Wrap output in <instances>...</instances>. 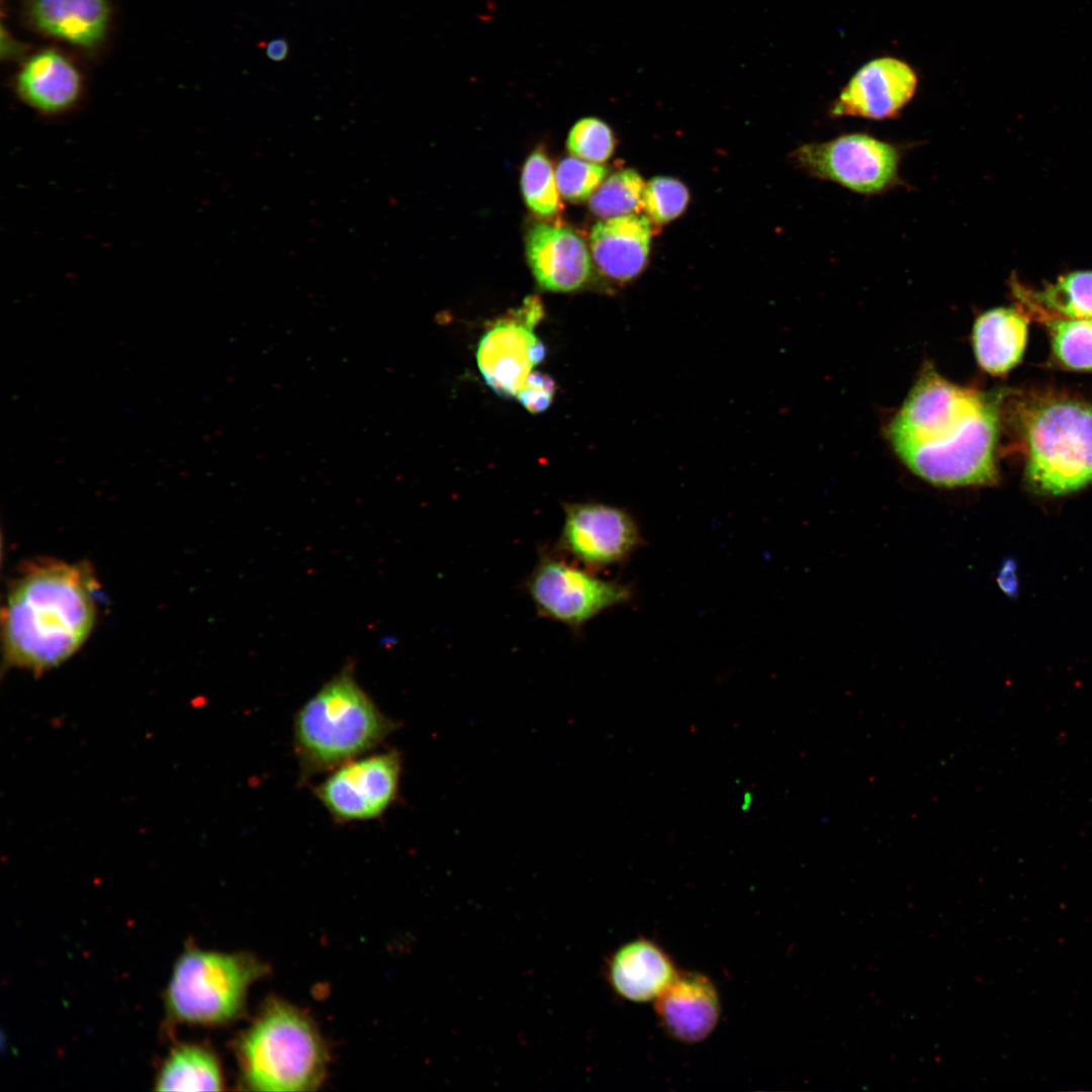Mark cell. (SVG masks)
Returning a JSON list of instances; mask_svg holds the SVG:
<instances>
[{
  "mask_svg": "<svg viewBox=\"0 0 1092 1092\" xmlns=\"http://www.w3.org/2000/svg\"><path fill=\"white\" fill-rule=\"evenodd\" d=\"M1001 396L959 386L924 367L888 427L899 459L941 487L992 485Z\"/></svg>",
  "mask_w": 1092,
  "mask_h": 1092,
  "instance_id": "6da1fadb",
  "label": "cell"
},
{
  "mask_svg": "<svg viewBox=\"0 0 1092 1092\" xmlns=\"http://www.w3.org/2000/svg\"><path fill=\"white\" fill-rule=\"evenodd\" d=\"M94 580L88 567L40 561L11 584L2 613L4 656L9 665L35 673L74 655L96 619Z\"/></svg>",
  "mask_w": 1092,
  "mask_h": 1092,
  "instance_id": "7a4b0ae2",
  "label": "cell"
},
{
  "mask_svg": "<svg viewBox=\"0 0 1092 1092\" xmlns=\"http://www.w3.org/2000/svg\"><path fill=\"white\" fill-rule=\"evenodd\" d=\"M1010 415L1025 456L1028 482L1063 494L1092 481V403L1068 396L1013 395Z\"/></svg>",
  "mask_w": 1092,
  "mask_h": 1092,
  "instance_id": "3957f363",
  "label": "cell"
},
{
  "mask_svg": "<svg viewBox=\"0 0 1092 1092\" xmlns=\"http://www.w3.org/2000/svg\"><path fill=\"white\" fill-rule=\"evenodd\" d=\"M346 665L304 703L293 736L301 778L332 770L373 749L396 729Z\"/></svg>",
  "mask_w": 1092,
  "mask_h": 1092,
  "instance_id": "277c9868",
  "label": "cell"
},
{
  "mask_svg": "<svg viewBox=\"0 0 1092 1092\" xmlns=\"http://www.w3.org/2000/svg\"><path fill=\"white\" fill-rule=\"evenodd\" d=\"M238 1055L246 1084L259 1091L314 1090L327 1053L312 1022L293 1006L269 1003L244 1033Z\"/></svg>",
  "mask_w": 1092,
  "mask_h": 1092,
  "instance_id": "5b68a950",
  "label": "cell"
},
{
  "mask_svg": "<svg viewBox=\"0 0 1092 1092\" xmlns=\"http://www.w3.org/2000/svg\"><path fill=\"white\" fill-rule=\"evenodd\" d=\"M265 971L251 954L188 949L177 960L166 989L167 1014L185 1024L226 1022L242 1010L248 987Z\"/></svg>",
  "mask_w": 1092,
  "mask_h": 1092,
  "instance_id": "8992f818",
  "label": "cell"
},
{
  "mask_svg": "<svg viewBox=\"0 0 1092 1092\" xmlns=\"http://www.w3.org/2000/svg\"><path fill=\"white\" fill-rule=\"evenodd\" d=\"M525 588L539 616L573 632L605 610L630 599L626 585L597 577L545 549H540Z\"/></svg>",
  "mask_w": 1092,
  "mask_h": 1092,
  "instance_id": "52a82bcc",
  "label": "cell"
},
{
  "mask_svg": "<svg viewBox=\"0 0 1092 1092\" xmlns=\"http://www.w3.org/2000/svg\"><path fill=\"white\" fill-rule=\"evenodd\" d=\"M794 156L810 175L862 195L881 194L900 182V148L863 132L804 145Z\"/></svg>",
  "mask_w": 1092,
  "mask_h": 1092,
  "instance_id": "ba28073f",
  "label": "cell"
},
{
  "mask_svg": "<svg viewBox=\"0 0 1092 1092\" xmlns=\"http://www.w3.org/2000/svg\"><path fill=\"white\" fill-rule=\"evenodd\" d=\"M542 316L540 298L529 296L481 337L477 366L487 386L499 396L516 397L533 368L544 360L546 347L534 333Z\"/></svg>",
  "mask_w": 1092,
  "mask_h": 1092,
  "instance_id": "9c48e42d",
  "label": "cell"
},
{
  "mask_svg": "<svg viewBox=\"0 0 1092 1092\" xmlns=\"http://www.w3.org/2000/svg\"><path fill=\"white\" fill-rule=\"evenodd\" d=\"M400 772L396 750L357 757L332 769L314 793L337 822L371 820L395 800Z\"/></svg>",
  "mask_w": 1092,
  "mask_h": 1092,
  "instance_id": "30bf717a",
  "label": "cell"
},
{
  "mask_svg": "<svg viewBox=\"0 0 1092 1092\" xmlns=\"http://www.w3.org/2000/svg\"><path fill=\"white\" fill-rule=\"evenodd\" d=\"M556 549L584 568L623 561L640 543L633 518L623 509L594 502L564 503Z\"/></svg>",
  "mask_w": 1092,
  "mask_h": 1092,
  "instance_id": "8fae6325",
  "label": "cell"
},
{
  "mask_svg": "<svg viewBox=\"0 0 1092 1092\" xmlns=\"http://www.w3.org/2000/svg\"><path fill=\"white\" fill-rule=\"evenodd\" d=\"M917 85V75L906 62L892 57L872 60L842 88L830 114L874 120L893 118L911 101Z\"/></svg>",
  "mask_w": 1092,
  "mask_h": 1092,
  "instance_id": "7c38bea8",
  "label": "cell"
},
{
  "mask_svg": "<svg viewBox=\"0 0 1092 1092\" xmlns=\"http://www.w3.org/2000/svg\"><path fill=\"white\" fill-rule=\"evenodd\" d=\"M526 254L538 285L545 290H577L590 277L592 262L586 245L570 229L535 224L526 237Z\"/></svg>",
  "mask_w": 1092,
  "mask_h": 1092,
  "instance_id": "4fadbf2b",
  "label": "cell"
},
{
  "mask_svg": "<svg viewBox=\"0 0 1092 1092\" xmlns=\"http://www.w3.org/2000/svg\"><path fill=\"white\" fill-rule=\"evenodd\" d=\"M14 89L22 103L37 114L58 117L80 103L84 81L67 57L44 50L25 61L15 77Z\"/></svg>",
  "mask_w": 1092,
  "mask_h": 1092,
  "instance_id": "5bb4252c",
  "label": "cell"
},
{
  "mask_svg": "<svg viewBox=\"0 0 1092 1092\" xmlns=\"http://www.w3.org/2000/svg\"><path fill=\"white\" fill-rule=\"evenodd\" d=\"M656 1013L664 1028L684 1042L706 1038L720 1017V1000L713 983L704 975L677 973L656 998Z\"/></svg>",
  "mask_w": 1092,
  "mask_h": 1092,
  "instance_id": "9a60e30c",
  "label": "cell"
},
{
  "mask_svg": "<svg viewBox=\"0 0 1092 1092\" xmlns=\"http://www.w3.org/2000/svg\"><path fill=\"white\" fill-rule=\"evenodd\" d=\"M650 239L651 221L646 215L632 213L605 218L592 229V254L603 274L625 283L645 268Z\"/></svg>",
  "mask_w": 1092,
  "mask_h": 1092,
  "instance_id": "2e32d148",
  "label": "cell"
},
{
  "mask_svg": "<svg viewBox=\"0 0 1092 1092\" xmlns=\"http://www.w3.org/2000/svg\"><path fill=\"white\" fill-rule=\"evenodd\" d=\"M27 13L41 33L85 49L104 39L110 22L108 0H30Z\"/></svg>",
  "mask_w": 1092,
  "mask_h": 1092,
  "instance_id": "e0dca14e",
  "label": "cell"
},
{
  "mask_svg": "<svg viewBox=\"0 0 1092 1092\" xmlns=\"http://www.w3.org/2000/svg\"><path fill=\"white\" fill-rule=\"evenodd\" d=\"M609 970L615 991L633 1002L656 999L677 975L668 956L643 938L619 948Z\"/></svg>",
  "mask_w": 1092,
  "mask_h": 1092,
  "instance_id": "ac0fdd59",
  "label": "cell"
},
{
  "mask_svg": "<svg viewBox=\"0 0 1092 1092\" xmlns=\"http://www.w3.org/2000/svg\"><path fill=\"white\" fill-rule=\"evenodd\" d=\"M1027 340V316L1019 308L996 307L974 323L972 344L980 367L1003 375L1021 359Z\"/></svg>",
  "mask_w": 1092,
  "mask_h": 1092,
  "instance_id": "d6986e66",
  "label": "cell"
},
{
  "mask_svg": "<svg viewBox=\"0 0 1092 1092\" xmlns=\"http://www.w3.org/2000/svg\"><path fill=\"white\" fill-rule=\"evenodd\" d=\"M1013 291L1040 322L1052 317L1092 320V271L1068 273L1039 290L1013 284Z\"/></svg>",
  "mask_w": 1092,
  "mask_h": 1092,
  "instance_id": "ffe728a7",
  "label": "cell"
},
{
  "mask_svg": "<svg viewBox=\"0 0 1092 1092\" xmlns=\"http://www.w3.org/2000/svg\"><path fill=\"white\" fill-rule=\"evenodd\" d=\"M222 1076L215 1056L203 1046L178 1044L163 1062L155 1081L159 1091L220 1090Z\"/></svg>",
  "mask_w": 1092,
  "mask_h": 1092,
  "instance_id": "44dd1931",
  "label": "cell"
},
{
  "mask_svg": "<svg viewBox=\"0 0 1092 1092\" xmlns=\"http://www.w3.org/2000/svg\"><path fill=\"white\" fill-rule=\"evenodd\" d=\"M1049 329L1056 362L1070 370L1092 371V320L1052 317Z\"/></svg>",
  "mask_w": 1092,
  "mask_h": 1092,
  "instance_id": "7402d4cb",
  "label": "cell"
},
{
  "mask_svg": "<svg viewBox=\"0 0 1092 1092\" xmlns=\"http://www.w3.org/2000/svg\"><path fill=\"white\" fill-rule=\"evenodd\" d=\"M642 177L634 170L616 172L604 180L589 199L593 213L603 218L617 217L642 210L645 188Z\"/></svg>",
  "mask_w": 1092,
  "mask_h": 1092,
  "instance_id": "603a6c76",
  "label": "cell"
},
{
  "mask_svg": "<svg viewBox=\"0 0 1092 1092\" xmlns=\"http://www.w3.org/2000/svg\"><path fill=\"white\" fill-rule=\"evenodd\" d=\"M521 187L528 207L537 214L548 216L558 210L559 190L555 173L543 153L535 151L527 159Z\"/></svg>",
  "mask_w": 1092,
  "mask_h": 1092,
  "instance_id": "cb8c5ba5",
  "label": "cell"
},
{
  "mask_svg": "<svg viewBox=\"0 0 1092 1092\" xmlns=\"http://www.w3.org/2000/svg\"><path fill=\"white\" fill-rule=\"evenodd\" d=\"M690 194L686 185L671 177H655L644 188L642 209L656 224L667 223L686 209Z\"/></svg>",
  "mask_w": 1092,
  "mask_h": 1092,
  "instance_id": "d4e9b609",
  "label": "cell"
},
{
  "mask_svg": "<svg viewBox=\"0 0 1092 1092\" xmlns=\"http://www.w3.org/2000/svg\"><path fill=\"white\" fill-rule=\"evenodd\" d=\"M614 135L603 120L585 117L578 120L571 128L567 139L568 151L581 160L603 163L613 154Z\"/></svg>",
  "mask_w": 1092,
  "mask_h": 1092,
  "instance_id": "484cf974",
  "label": "cell"
},
{
  "mask_svg": "<svg viewBox=\"0 0 1092 1092\" xmlns=\"http://www.w3.org/2000/svg\"><path fill=\"white\" fill-rule=\"evenodd\" d=\"M606 167L579 158H567L558 165L555 177L559 193L567 200L586 199L605 180Z\"/></svg>",
  "mask_w": 1092,
  "mask_h": 1092,
  "instance_id": "4316f807",
  "label": "cell"
},
{
  "mask_svg": "<svg viewBox=\"0 0 1092 1092\" xmlns=\"http://www.w3.org/2000/svg\"><path fill=\"white\" fill-rule=\"evenodd\" d=\"M555 381L550 375L532 371L516 398L531 414L545 412L554 398Z\"/></svg>",
  "mask_w": 1092,
  "mask_h": 1092,
  "instance_id": "83f0119b",
  "label": "cell"
},
{
  "mask_svg": "<svg viewBox=\"0 0 1092 1092\" xmlns=\"http://www.w3.org/2000/svg\"><path fill=\"white\" fill-rule=\"evenodd\" d=\"M998 582L1001 588L1008 595L1013 596L1016 593L1017 575L1013 560L1004 562L998 574Z\"/></svg>",
  "mask_w": 1092,
  "mask_h": 1092,
  "instance_id": "f1b7e54d",
  "label": "cell"
},
{
  "mask_svg": "<svg viewBox=\"0 0 1092 1092\" xmlns=\"http://www.w3.org/2000/svg\"><path fill=\"white\" fill-rule=\"evenodd\" d=\"M267 57L274 62L283 61L289 52V46L285 38H275L266 44Z\"/></svg>",
  "mask_w": 1092,
  "mask_h": 1092,
  "instance_id": "f546056e",
  "label": "cell"
}]
</instances>
